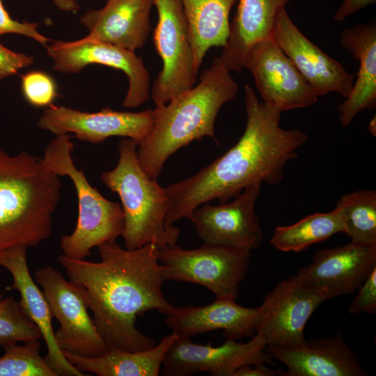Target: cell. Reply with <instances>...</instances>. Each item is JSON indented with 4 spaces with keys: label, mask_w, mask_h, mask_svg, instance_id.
Returning a JSON list of instances; mask_svg holds the SVG:
<instances>
[{
    "label": "cell",
    "mask_w": 376,
    "mask_h": 376,
    "mask_svg": "<svg viewBox=\"0 0 376 376\" xmlns=\"http://www.w3.org/2000/svg\"><path fill=\"white\" fill-rule=\"evenodd\" d=\"M101 261L75 260L63 255L58 262L70 281L87 293L95 326L108 348L148 350L157 343L135 326L138 316L157 310L166 314L174 306L162 292L164 279L159 246L148 243L130 250L116 242L99 246Z\"/></svg>",
    "instance_id": "cell-1"
},
{
    "label": "cell",
    "mask_w": 376,
    "mask_h": 376,
    "mask_svg": "<svg viewBox=\"0 0 376 376\" xmlns=\"http://www.w3.org/2000/svg\"><path fill=\"white\" fill-rule=\"evenodd\" d=\"M244 91L246 124L236 144L194 175L165 187L166 227L173 228L207 202L227 203L251 184H279L287 163L297 158V149L307 141L303 131L282 128L281 112L260 102L251 86L245 85Z\"/></svg>",
    "instance_id": "cell-2"
},
{
    "label": "cell",
    "mask_w": 376,
    "mask_h": 376,
    "mask_svg": "<svg viewBox=\"0 0 376 376\" xmlns=\"http://www.w3.org/2000/svg\"><path fill=\"white\" fill-rule=\"evenodd\" d=\"M219 57L200 76V82L169 102L156 105L150 134L137 146L139 162L157 180L169 157L191 141L209 136L217 141L214 125L224 104L239 86Z\"/></svg>",
    "instance_id": "cell-3"
},
{
    "label": "cell",
    "mask_w": 376,
    "mask_h": 376,
    "mask_svg": "<svg viewBox=\"0 0 376 376\" xmlns=\"http://www.w3.org/2000/svg\"><path fill=\"white\" fill-rule=\"evenodd\" d=\"M61 186L42 159L0 150V251L36 246L49 237Z\"/></svg>",
    "instance_id": "cell-4"
},
{
    "label": "cell",
    "mask_w": 376,
    "mask_h": 376,
    "mask_svg": "<svg viewBox=\"0 0 376 376\" xmlns=\"http://www.w3.org/2000/svg\"><path fill=\"white\" fill-rule=\"evenodd\" d=\"M137 143L127 138L118 143L116 166L101 174L102 182L117 194L122 203L125 248L136 249L152 243L161 247L177 243L180 231L168 228L165 218L169 198L157 180L150 178L141 167Z\"/></svg>",
    "instance_id": "cell-5"
},
{
    "label": "cell",
    "mask_w": 376,
    "mask_h": 376,
    "mask_svg": "<svg viewBox=\"0 0 376 376\" xmlns=\"http://www.w3.org/2000/svg\"><path fill=\"white\" fill-rule=\"evenodd\" d=\"M74 144L68 134L58 135L46 147L42 158L45 166L58 176L72 182L78 200V219L74 231L63 235L60 246L63 256L84 260L91 249L116 242L124 228V214L118 203L104 198L88 181L73 162Z\"/></svg>",
    "instance_id": "cell-6"
},
{
    "label": "cell",
    "mask_w": 376,
    "mask_h": 376,
    "mask_svg": "<svg viewBox=\"0 0 376 376\" xmlns=\"http://www.w3.org/2000/svg\"><path fill=\"white\" fill-rule=\"evenodd\" d=\"M252 251L203 243L194 249L177 244L159 247L164 281L203 285L216 299L235 300L249 269Z\"/></svg>",
    "instance_id": "cell-7"
},
{
    "label": "cell",
    "mask_w": 376,
    "mask_h": 376,
    "mask_svg": "<svg viewBox=\"0 0 376 376\" xmlns=\"http://www.w3.org/2000/svg\"><path fill=\"white\" fill-rule=\"evenodd\" d=\"M158 21L153 33L163 67L151 88L155 105L164 104L193 87L196 69L187 19L180 0H153Z\"/></svg>",
    "instance_id": "cell-8"
},
{
    "label": "cell",
    "mask_w": 376,
    "mask_h": 376,
    "mask_svg": "<svg viewBox=\"0 0 376 376\" xmlns=\"http://www.w3.org/2000/svg\"><path fill=\"white\" fill-rule=\"evenodd\" d=\"M34 276L42 286L52 315L60 324L55 336L61 350L85 357L104 354L108 347L89 315L85 288L67 281L51 266L38 269Z\"/></svg>",
    "instance_id": "cell-9"
},
{
    "label": "cell",
    "mask_w": 376,
    "mask_h": 376,
    "mask_svg": "<svg viewBox=\"0 0 376 376\" xmlns=\"http://www.w3.org/2000/svg\"><path fill=\"white\" fill-rule=\"evenodd\" d=\"M54 68L65 73H77L91 64L123 71L129 86L123 106L136 108L150 96V77L141 57L135 52L102 42L88 36L75 41H56L46 47Z\"/></svg>",
    "instance_id": "cell-10"
},
{
    "label": "cell",
    "mask_w": 376,
    "mask_h": 376,
    "mask_svg": "<svg viewBox=\"0 0 376 376\" xmlns=\"http://www.w3.org/2000/svg\"><path fill=\"white\" fill-rule=\"evenodd\" d=\"M328 298L297 274L279 282L259 306L256 333L267 345L292 346L304 343V327L314 311Z\"/></svg>",
    "instance_id": "cell-11"
},
{
    "label": "cell",
    "mask_w": 376,
    "mask_h": 376,
    "mask_svg": "<svg viewBox=\"0 0 376 376\" xmlns=\"http://www.w3.org/2000/svg\"><path fill=\"white\" fill-rule=\"evenodd\" d=\"M266 346L265 339L257 333L246 343L226 339L216 347L197 344L191 338L179 336L165 355L161 373L164 376H190L199 373L233 376L244 365H274Z\"/></svg>",
    "instance_id": "cell-12"
},
{
    "label": "cell",
    "mask_w": 376,
    "mask_h": 376,
    "mask_svg": "<svg viewBox=\"0 0 376 376\" xmlns=\"http://www.w3.org/2000/svg\"><path fill=\"white\" fill-rule=\"evenodd\" d=\"M243 68L252 73L263 102L280 112L308 107L318 96L272 35L254 44Z\"/></svg>",
    "instance_id": "cell-13"
},
{
    "label": "cell",
    "mask_w": 376,
    "mask_h": 376,
    "mask_svg": "<svg viewBox=\"0 0 376 376\" xmlns=\"http://www.w3.org/2000/svg\"><path fill=\"white\" fill-rule=\"evenodd\" d=\"M154 118V109L131 112L104 108L89 113L52 104L42 112L38 125L56 136L73 133L78 139L93 144L123 136L139 145L151 132Z\"/></svg>",
    "instance_id": "cell-14"
},
{
    "label": "cell",
    "mask_w": 376,
    "mask_h": 376,
    "mask_svg": "<svg viewBox=\"0 0 376 376\" xmlns=\"http://www.w3.org/2000/svg\"><path fill=\"white\" fill-rule=\"evenodd\" d=\"M261 182L247 186L230 203L197 207L187 217L203 243L253 250L263 240L255 206Z\"/></svg>",
    "instance_id": "cell-15"
},
{
    "label": "cell",
    "mask_w": 376,
    "mask_h": 376,
    "mask_svg": "<svg viewBox=\"0 0 376 376\" xmlns=\"http://www.w3.org/2000/svg\"><path fill=\"white\" fill-rule=\"evenodd\" d=\"M271 35L318 97L332 92L345 98L350 95L354 75L308 40L285 8L277 13Z\"/></svg>",
    "instance_id": "cell-16"
},
{
    "label": "cell",
    "mask_w": 376,
    "mask_h": 376,
    "mask_svg": "<svg viewBox=\"0 0 376 376\" xmlns=\"http://www.w3.org/2000/svg\"><path fill=\"white\" fill-rule=\"evenodd\" d=\"M376 268V244L350 242L320 249L297 274L330 299L354 293Z\"/></svg>",
    "instance_id": "cell-17"
},
{
    "label": "cell",
    "mask_w": 376,
    "mask_h": 376,
    "mask_svg": "<svg viewBox=\"0 0 376 376\" xmlns=\"http://www.w3.org/2000/svg\"><path fill=\"white\" fill-rule=\"evenodd\" d=\"M28 248L19 245L1 251L0 266L8 269L12 275L11 288L19 292L21 299L19 302L22 309L38 327L45 341L47 353L44 357L45 360L58 375H88L68 361L56 342L49 305L29 270L26 260Z\"/></svg>",
    "instance_id": "cell-18"
},
{
    "label": "cell",
    "mask_w": 376,
    "mask_h": 376,
    "mask_svg": "<svg viewBox=\"0 0 376 376\" xmlns=\"http://www.w3.org/2000/svg\"><path fill=\"white\" fill-rule=\"evenodd\" d=\"M272 359L285 365L283 376H363L355 352L338 333L331 338L306 340L292 346L267 345Z\"/></svg>",
    "instance_id": "cell-19"
},
{
    "label": "cell",
    "mask_w": 376,
    "mask_h": 376,
    "mask_svg": "<svg viewBox=\"0 0 376 376\" xmlns=\"http://www.w3.org/2000/svg\"><path fill=\"white\" fill-rule=\"evenodd\" d=\"M165 322L179 336L189 337L221 329L226 339H239L256 334L260 320L259 306L247 308L235 300L216 299L203 306H173Z\"/></svg>",
    "instance_id": "cell-20"
},
{
    "label": "cell",
    "mask_w": 376,
    "mask_h": 376,
    "mask_svg": "<svg viewBox=\"0 0 376 376\" xmlns=\"http://www.w3.org/2000/svg\"><path fill=\"white\" fill-rule=\"evenodd\" d=\"M153 0H107L80 17L88 36L133 52L146 43L151 31Z\"/></svg>",
    "instance_id": "cell-21"
},
{
    "label": "cell",
    "mask_w": 376,
    "mask_h": 376,
    "mask_svg": "<svg viewBox=\"0 0 376 376\" xmlns=\"http://www.w3.org/2000/svg\"><path fill=\"white\" fill-rule=\"evenodd\" d=\"M340 42L359 61L352 91L338 107L340 125L346 127L359 112L373 110L376 106L375 24H360L345 29Z\"/></svg>",
    "instance_id": "cell-22"
},
{
    "label": "cell",
    "mask_w": 376,
    "mask_h": 376,
    "mask_svg": "<svg viewBox=\"0 0 376 376\" xmlns=\"http://www.w3.org/2000/svg\"><path fill=\"white\" fill-rule=\"evenodd\" d=\"M225 46L219 56L230 71L240 72L245 56L257 42L271 34L279 11L292 0H238Z\"/></svg>",
    "instance_id": "cell-23"
},
{
    "label": "cell",
    "mask_w": 376,
    "mask_h": 376,
    "mask_svg": "<svg viewBox=\"0 0 376 376\" xmlns=\"http://www.w3.org/2000/svg\"><path fill=\"white\" fill-rule=\"evenodd\" d=\"M179 338L175 332L145 350L128 351L110 347L95 357H85L62 351L65 358L81 372L98 376H158L165 355Z\"/></svg>",
    "instance_id": "cell-24"
},
{
    "label": "cell",
    "mask_w": 376,
    "mask_h": 376,
    "mask_svg": "<svg viewBox=\"0 0 376 376\" xmlns=\"http://www.w3.org/2000/svg\"><path fill=\"white\" fill-rule=\"evenodd\" d=\"M189 25L194 59L198 70L207 52L225 46L229 15L237 0H180Z\"/></svg>",
    "instance_id": "cell-25"
},
{
    "label": "cell",
    "mask_w": 376,
    "mask_h": 376,
    "mask_svg": "<svg viewBox=\"0 0 376 376\" xmlns=\"http://www.w3.org/2000/svg\"><path fill=\"white\" fill-rule=\"evenodd\" d=\"M340 233H344V224L336 207L329 212H316L292 225L276 227L270 244L280 251L299 252Z\"/></svg>",
    "instance_id": "cell-26"
},
{
    "label": "cell",
    "mask_w": 376,
    "mask_h": 376,
    "mask_svg": "<svg viewBox=\"0 0 376 376\" xmlns=\"http://www.w3.org/2000/svg\"><path fill=\"white\" fill-rule=\"evenodd\" d=\"M340 210L345 233L352 242L376 244V191L362 189L343 196Z\"/></svg>",
    "instance_id": "cell-27"
},
{
    "label": "cell",
    "mask_w": 376,
    "mask_h": 376,
    "mask_svg": "<svg viewBox=\"0 0 376 376\" xmlns=\"http://www.w3.org/2000/svg\"><path fill=\"white\" fill-rule=\"evenodd\" d=\"M14 343L0 357V376H58L40 354L39 340Z\"/></svg>",
    "instance_id": "cell-28"
},
{
    "label": "cell",
    "mask_w": 376,
    "mask_h": 376,
    "mask_svg": "<svg viewBox=\"0 0 376 376\" xmlns=\"http://www.w3.org/2000/svg\"><path fill=\"white\" fill-rule=\"evenodd\" d=\"M0 294V346L40 340L42 335L13 297Z\"/></svg>",
    "instance_id": "cell-29"
},
{
    "label": "cell",
    "mask_w": 376,
    "mask_h": 376,
    "mask_svg": "<svg viewBox=\"0 0 376 376\" xmlns=\"http://www.w3.org/2000/svg\"><path fill=\"white\" fill-rule=\"evenodd\" d=\"M21 90L26 101L36 107H49L58 96L55 79L42 70H32L23 74L21 76Z\"/></svg>",
    "instance_id": "cell-30"
},
{
    "label": "cell",
    "mask_w": 376,
    "mask_h": 376,
    "mask_svg": "<svg viewBox=\"0 0 376 376\" xmlns=\"http://www.w3.org/2000/svg\"><path fill=\"white\" fill-rule=\"evenodd\" d=\"M38 28V23L19 22L13 19L6 10L2 0H0V35L15 33L25 36L46 47L49 39L41 34Z\"/></svg>",
    "instance_id": "cell-31"
},
{
    "label": "cell",
    "mask_w": 376,
    "mask_h": 376,
    "mask_svg": "<svg viewBox=\"0 0 376 376\" xmlns=\"http://www.w3.org/2000/svg\"><path fill=\"white\" fill-rule=\"evenodd\" d=\"M349 308L351 315L359 313L373 314L376 312V268L357 289Z\"/></svg>",
    "instance_id": "cell-32"
},
{
    "label": "cell",
    "mask_w": 376,
    "mask_h": 376,
    "mask_svg": "<svg viewBox=\"0 0 376 376\" xmlns=\"http://www.w3.org/2000/svg\"><path fill=\"white\" fill-rule=\"evenodd\" d=\"M33 62V56L11 51L0 43V80L15 75L19 70L32 65Z\"/></svg>",
    "instance_id": "cell-33"
},
{
    "label": "cell",
    "mask_w": 376,
    "mask_h": 376,
    "mask_svg": "<svg viewBox=\"0 0 376 376\" xmlns=\"http://www.w3.org/2000/svg\"><path fill=\"white\" fill-rule=\"evenodd\" d=\"M375 2L376 0H344L336 12L334 18L336 21L342 22L349 16Z\"/></svg>",
    "instance_id": "cell-34"
},
{
    "label": "cell",
    "mask_w": 376,
    "mask_h": 376,
    "mask_svg": "<svg viewBox=\"0 0 376 376\" xmlns=\"http://www.w3.org/2000/svg\"><path fill=\"white\" fill-rule=\"evenodd\" d=\"M281 373L268 368L266 364H248L239 368L233 376H275Z\"/></svg>",
    "instance_id": "cell-35"
},
{
    "label": "cell",
    "mask_w": 376,
    "mask_h": 376,
    "mask_svg": "<svg viewBox=\"0 0 376 376\" xmlns=\"http://www.w3.org/2000/svg\"><path fill=\"white\" fill-rule=\"evenodd\" d=\"M58 9L62 11L76 14L80 9L77 0H52Z\"/></svg>",
    "instance_id": "cell-36"
},
{
    "label": "cell",
    "mask_w": 376,
    "mask_h": 376,
    "mask_svg": "<svg viewBox=\"0 0 376 376\" xmlns=\"http://www.w3.org/2000/svg\"><path fill=\"white\" fill-rule=\"evenodd\" d=\"M376 120H375V116L371 119L370 121L368 126V130L371 133V134L374 136H375V132H376Z\"/></svg>",
    "instance_id": "cell-37"
}]
</instances>
